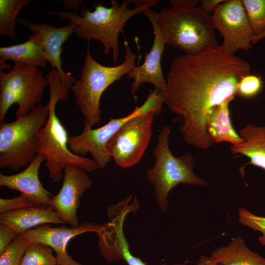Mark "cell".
<instances>
[{"label":"cell","mask_w":265,"mask_h":265,"mask_svg":"<svg viewBox=\"0 0 265 265\" xmlns=\"http://www.w3.org/2000/svg\"><path fill=\"white\" fill-rule=\"evenodd\" d=\"M250 64L221 46L172 61L167 75L164 104L180 117L179 131L188 144L201 149L212 144L206 128L209 112L237 95L240 78Z\"/></svg>","instance_id":"obj_1"},{"label":"cell","mask_w":265,"mask_h":265,"mask_svg":"<svg viewBox=\"0 0 265 265\" xmlns=\"http://www.w3.org/2000/svg\"><path fill=\"white\" fill-rule=\"evenodd\" d=\"M111 6L107 7L102 3L92 5L93 11L82 7L81 16L71 12H49L69 20V24L75 26V32L80 38L89 42L92 39L101 42L104 46V54L112 52L115 64L118 60L119 46L118 37L124 34L126 23L132 17L142 13L159 2L158 0H124L120 3L111 0Z\"/></svg>","instance_id":"obj_2"},{"label":"cell","mask_w":265,"mask_h":265,"mask_svg":"<svg viewBox=\"0 0 265 265\" xmlns=\"http://www.w3.org/2000/svg\"><path fill=\"white\" fill-rule=\"evenodd\" d=\"M166 45L193 54L218 48L212 16L199 6L166 7L154 11Z\"/></svg>","instance_id":"obj_3"},{"label":"cell","mask_w":265,"mask_h":265,"mask_svg":"<svg viewBox=\"0 0 265 265\" xmlns=\"http://www.w3.org/2000/svg\"><path fill=\"white\" fill-rule=\"evenodd\" d=\"M125 59L118 65H103L92 56L88 47L79 80L71 90L77 105L83 115L84 125L90 128L101 121L100 100L103 93L110 85L120 80L136 66V55L126 40L124 42Z\"/></svg>","instance_id":"obj_4"},{"label":"cell","mask_w":265,"mask_h":265,"mask_svg":"<svg viewBox=\"0 0 265 265\" xmlns=\"http://www.w3.org/2000/svg\"><path fill=\"white\" fill-rule=\"evenodd\" d=\"M172 129L164 126L158 137L153 154L154 166L147 171L148 180L154 185L159 209L165 212L168 207L170 190L179 184L206 186L207 182L197 175L194 170V158L190 153L174 156L169 146Z\"/></svg>","instance_id":"obj_5"},{"label":"cell","mask_w":265,"mask_h":265,"mask_svg":"<svg viewBox=\"0 0 265 265\" xmlns=\"http://www.w3.org/2000/svg\"><path fill=\"white\" fill-rule=\"evenodd\" d=\"M49 114L48 104L38 105L13 122L0 123V168L17 171L30 163L37 154L38 136Z\"/></svg>","instance_id":"obj_6"},{"label":"cell","mask_w":265,"mask_h":265,"mask_svg":"<svg viewBox=\"0 0 265 265\" xmlns=\"http://www.w3.org/2000/svg\"><path fill=\"white\" fill-rule=\"evenodd\" d=\"M48 80L38 68L26 63L14 62L10 71L0 72V123L9 108L18 105L15 113L19 118L34 108L41 101Z\"/></svg>","instance_id":"obj_7"},{"label":"cell","mask_w":265,"mask_h":265,"mask_svg":"<svg viewBox=\"0 0 265 265\" xmlns=\"http://www.w3.org/2000/svg\"><path fill=\"white\" fill-rule=\"evenodd\" d=\"M48 104L49 117L38 136L37 154L45 157L44 165L52 181L59 183L63 179L64 168L68 165L78 166L86 172L99 168L92 159L76 155L70 150L67 131L55 113L57 104L49 101Z\"/></svg>","instance_id":"obj_8"},{"label":"cell","mask_w":265,"mask_h":265,"mask_svg":"<svg viewBox=\"0 0 265 265\" xmlns=\"http://www.w3.org/2000/svg\"><path fill=\"white\" fill-rule=\"evenodd\" d=\"M164 100V93L155 89L151 91L141 106H136L127 115L118 118H111L106 124L97 129L84 125L83 130L80 134L69 136L68 145L70 150L82 157L89 153L99 168H105L111 159L107 149V143L120 128L132 118L147 111L155 110L159 114Z\"/></svg>","instance_id":"obj_9"},{"label":"cell","mask_w":265,"mask_h":265,"mask_svg":"<svg viewBox=\"0 0 265 265\" xmlns=\"http://www.w3.org/2000/svg\"><path fill=\"white\" fill-rule=\"evenodd\" d=\"M159 114L150 110L134 117L109 141L108 152L118 166L129 168L139 162L151 139L154 118Z\"/></svg>","instance_id":"obj_10"},{"label":"cell","mask_w":265,"mask_h":265,"mask_svg":"<svg viewBox=\"0 0 265 265\" xmlns=\"http://www.w3.org/2000/svg\"><path fill=\"white\" fill-rule=\"evenodd\" d=\"M138 206L136 197L132 201L130 196L117 205L108 208V222L102 225L101 229L97 233L100 253L107 262L114 263L123 259L128 265H146L131 253L123 229L127 214L136 211Z\"/></svg>","instance_id":"obj_11"},{"label":"cell","mask_w":265,"mask_h":265,"mask_svg":"<svg viewBox=\"0 0 265 265\" xmlns=\"http://www.w3.org/2000/svg\"><path fill=\"white\" fill-rule=\"evenodd\" d=\"M213 26L223 38L221 46L235 54L252 47L254 34L241 0H224L212 15Z\"/></svg>","instance_id":"obj_12"},{"label":"cell","mask_w":265,"mask_h":265,"mask_svg":"<svg viewBox=\"0 0 265 265\" xmlns=\"http://www.w3.org/2000/svg\"><path fill=\"white\" fill-rule=\"evenodd\" d=\"M63 182L58 193L53 196L51 207L65 223L74 227L79 225L77 210L83 193L92 182L87 172L76 165H68L63 171Z\"/></svg>","instance_id":"obj_13"},{"label":"cell","mask_w":265,"mask_h":265,"mask_svg":"<svg viewBox=\"0 0 265 265\" xmlns=\"http://www.w3.org/2000/svg\"><path fill=\"white\" fill-rule=\"evenodd\" d=\"M18 21L32 32L49 56L52 69L57 71L61 82L71 90L76 80L63 70L61 54L62 46L75 32V26L69 24L65 26L56 27L47 24H33L25 19H18Z\"/></svg>","instance_id":"obj_14"},{"label":"cell","mask_w":265,"mask_h":265,"mask_svg":"<svg viewBox=\"0 0 265 265\" xmlns=\"http://www.w3.org/2000/svg\"><path fill=\"white\" fill-rule=\"evenodd\" d=\"M142 13L147 17L152 25L154 34L153 44L150 52L145 53L143 63L133 68L127 77L129 79L133 80L131 85L133 93L142 83L148 82L152 84L155 89L161 90L165 94L166 81L161 69V59L166 44L156 23L154 11L149 8Z\"/></svg>","instance_id":"obj_15"},{"label":"cell","mask_w":265,"mask_h":265,"mask_svg":"<svg viewBox=\"0 0 265 265\" xmlns=\"http://www.w3.org/2000/svg\"><path fill=\"white\" fill-rule=\"evenodd\" d=\"M102 225L83 223L70 227L39 226L22 233L29 242L42 243L51 247L54 251L59 265H68L72 258L68 254L66 247L75 237L87 232L98 233Z\"/></svg>","instance_id":"obj_16"},{"label":"cell","mask_w":265,"mask_h":265,"mask_svg":"<svg viewBox=\"0 0 265 265\" xmlns=\"http://www.w3.org/2000/svg\"><path fill=\"white\" fill-rule=\"evenodd\" d=\"M44 161L45 157L37 154L22 172L11 175L0 174V186L19 191L42 207H51L53 195L44 187L39 178V171Z\"/></svg>","instance_id":"obj_17"},{"label":"cell","mask_w":265,"mask_h":265,"mask_svg":"<svg viewBox=\"0 0 265 265\" xmlns=\"http://www.w3.org/2000/svg\"><path fill=\"white\" fill-rule=\"evenodd\" d=\"M0 223L19 233L45 224H65L51 207H32L0 213Z\"/></svg>","instance_id":"obj_18"},{"label":"cell","mask_w":265,"mask_h":265,"mask_svg":"<svg viewBox=\"0 0 265 265\" xmlns=\"http://www.w3.org/2000/svg\"><path fill=\"white\" fill-rule=\"evenodd\" d=\"M239 133L243 141L232 145L231 153L247 157L250 159L247 164L257 166L265 171V126L247 124L239 131Z\"/></svg>","instance_id":"obj_19"},{"label":"cell","mask_w":265,"mask_h":265,"mask_svg":"<svg viewBox=\"0 0 265 265\" xmlns=\"http://www.w3.org/2000/svg\"><path fill=\"white\" fill-rule=\"evenodd\" d=\"M232 101L226 100L213 108L208 115L206 131L213 142H227L235 145L243 141L231 122L229 106Z\"/></svg>","instance_id":"obj_20"},{"label":"cell","mask_w":265,"mask_h":265,"mask_svg":"<svg viewBox=\"0 0 265 265\" xmlns=\"http://www.w3.org/2000/svg\"><path fill=\"white\" fill-rule=\"evenodd\" d=\"M211 257L220 265H265V258L252 251L238 236L229 243L213 250Z\"/></svg>","instance_id":"obj_21"},{"label":"cell","mask_w":265,"mask_h":265,"mask_svg":"<svg viewBox=\"0 0 265 265\" xmlns=\"http://www.w3.org/2000/svg\"><path fill=\"white\" fill-rule=\"evenodd\" d=\"M8 60L44 69L50 61L49 56L32 33L24 43L0 48V62Z\"/></svg>","instance_id":"obj_22"},{"label":"cell","mask_w":265,"mask_h":265,"mask_svg":"<svg viewBox=\"0 0 265 265\" xmlns=\"http://www.w3.org/2000/svg\"><path fill=\"white\" fill-rule=\"evenodd\" d=\"M29 0H0V36L11 39L17 36L16 19L19 11L29 3Z\"/></svg>","instance_id":"obj_23"},{"label":"cell","mask_w":265,"mask_h":265,"mask_svg":"<svg viewBox=\"0 0 265 265\" xmlns=\"http://www.w3.org/2000/svg\"><path fill=\"white\" fill-rule=\"evenodd\" d=\"M53 249L39 243L29 242L20 265H58Z\"/></svg>","instance_id":"obj_24"},{"label":"cell","mask_w":265,"mask_h":265,"mask_svg":"<svg viewBox=\"0 0 265 265\" xmlns=\"http://www.w3.org/2000/svg\"><path fill=\"white\" fill-rule=\"evenodd\" d=\"M241 1L248 17L254 38L265 30V0Z\"/></svg>","instance_id":"obj_25"},{"label":"cell","mask_w":265,"mask_h":265,"mask_svg":"<svg viewBox=\"0 0 265 265\" xmlns=\"http://www.w3.org/2000/svg\"><path fill=\"white\" fill-rule=\"evenodd\" d=\"M28 243L23 234L19 233L0 254V265H20Z\"/></svg>","instance_id":"obj_26"},{"label":"cell","mask_w":265,"mask_h":265,"mask_svg":"<svg viewBox=\"0 0 265 265\" xmlns=\"http://www.w3.org/2000/svg\"><path fill=\"white\" fill-rule=\"evenodd\" d=\"M238 219L239 223L246 227L259 231L261 235L258 238L259 242L265 246V217L257 215L244 207L238 210Z\"/></svg>","instance_id":"obj_27"},{"label":"cell","mask_w":265,"mask_h":265,"mask_svg":"<svg viewBox=\"0 0 265 265\" xmlns=\"http://www.w3.org/2000/svg\"><path fill=\"white\" fill-rule=\"evenodd\" d=\"M261 77L248 74L242 76L237 85V95L249 98L258 95L262 89Z\"/></svg>","instance_id":"obj_28"},{"label":"cell","mask_w":265,"mask_h":265,"mask_svg":"<svg viewBox=\"0 0 265 265\" xmlns=\"http://www.w3.org/2000/svg\"><path fill=\"white\" fill-rule=\"evenodd\" d=\"M46 77L50 88L49 101L57 103L59 101L67 99L70 89L61 82L57 71L53 69L46 75Z\"/></svg>","instance_id":"obj_29"},{"label":"cell","mask_w":265,"mask_h":265,"mask_svg":"<svg viewBox=\"0 0 265 265\" xmlns=\"http://www.w3.org/2000/svg\"><path fill=\"white\" fill-rule=\"evenodd\" d=\"M32 207H42L31 199L21 194L12 198L0 199V213Z\"/></svg>","instance_id":"obj_30"},{"label":"cell","mask_w":265,"mask_h":265,"mask_svg":"<svg viewBox=\"0 0 265 265\" xmlns=\"http://www.w3.org/2000/svg\"><path fill=\"white\" fill-rule=\"evenodd\" d=\"M18 234L8 226L0 223V254L4 251Z\"/></svg>","instance_id":"obj_31"},{"label":"cell","mask_w":265,"mask_h":265,"mask_svg":"<svg viewBox=\"0 0 265 265\" xmlns=\"http://www.w3.org/2000/svg\"><path fill=\"white\" fill-rule=\"evenodd\" d=\"M224 1V0H201L199 7L206 13L210 15Z\"/></svg>","instance_id":"obj_32"},{"label":"cell","mask_w":265,"mask_h":265,"mask_svg":"<svg viewBox=\"0 0 265 265\" xmlns=\"http://www.w3.org/2000/svg\"><path fill=\"white\" fill-rule=\"evenodd\" d=\"M199 0H171L170 3L172 7H197L200 3Z\"/></svg>","instance_id":"obj_33"},{"label":"cell","mask_w":265,"mask_h":265,"mask_svg":"<svg viewBox=\"0 0 265 265\" xmlns=\"http://www.w3.org/2000/svg\"><path fill=\"white\" fill-rule=\"evenodd\" d=\"M62 1L68 8L75 11L79 10L80 5L82 3L81 0H63Z\"/></svg>","instance_id":"obj_34"},{"label":"cell","mask_w":265,"mask_h":265,"mask_svg":"<svg viewBox=\"0 0 265 265\" xmlns=\"http://www.w3.org/2000/svg\"><path fill=\"white\" fill-rule=\"evenodd\" d=\"M196 265H220L211 256L202 255L198 259Z\"/></svg>","instance_id":"obj_35"},{"label":"cell","mask_w":265,"mask_h":265,"mask_svg":"<svg viewBox=\"0 0 265 265\" xmlns=\"http://www.w3.org/2000/svg\"><path fill=\"white\" fill-rule=\"evenodd\" d=\"M264 38H265V30L261 34H260V35L254 37L253 38L252 44H255L258 43V42H259L260 40H261Z\"/></svg>","instance_id":"obj_36"},{"label":"cell","mask_w":265,"mask_h":265,"mask_svg":"<svg viewBox=\"0 0 265 265\" xmlns=\"http://www.w3.org/2000/svg\"><path fill=\"white\" fill-rule=\"evenodd\" d=\"M10 64L6 63V62H0V71L4 69H11V66Z\"/></svg>","instance_id":"obj_37"},{"label":"cell","mask_w":265,"mask_h":265,"mask_svg":"<svg viewBox=\"0 0 265 265\" xmlns=\"http://www.w3.org/2000/svg\"><path fill=\"white\" fill-rule=\"evenodd\" d=\"M68 265H82L78 262L72 259L70 263Z\"/></svg>","instance_id":"obj_38"},{"label":"cell","mask_w":265,"mask_h":265,"mask_svg":"<svg viewBox=\"0 0 265 265\" xmlns=\"http://www.w3.org/2000/svg\"><path fill=\"white\" fill-rule=\"evenodd\" d=\"M162 265H167L166 263H164L162 264ZM174 265H180L175 264Z\"/></svg>","instance_id":"obj_39"},{"label":"cell","mask_w":265,"mask_h":265,"mask_svg":"<svg viewBox=\"0 0 265 265\" xmlns=\"http://www.w3.org/2000/svg\"></svg>","instance_id":"obj_40"}]
</instances>
